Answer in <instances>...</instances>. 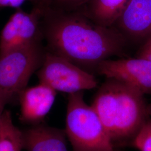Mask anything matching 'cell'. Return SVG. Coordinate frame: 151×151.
Instances as JSON below:
<instances>
[{"label":"cell","instance_id":"cell-4","mask_svg":"<svg viewBox=\"0 0 151 151\" xmlns=\"http://www.w3.org/2000/svg\"><path fill=\"white\" fill-rule=\"evenodd\" d=\"M45 52L40 42L0 57V92L12 98L19 95L40 67Z\"/></svg>","mask_w":151,"mask_h":151},{"label":"cell","instance_id":"cell-13","mask_svg":"<svg viewBox=\"0 0 151 151\" xmlns=\"http://www.w3.org/2000/svg\"><path fill=\"white\" fill-rule=\"evenodd\" d=\"M130 147L139 151H151V117L147 120Z\"/></svg>","mask_w":151,"mask_h":151},{"label":"cell","instance_id":"cell-1","mask_svg":"<svg viewBox=\"0 0 151 151\" xmlns=\"http://www.w3.org/2000/svg\"><path fill=\"white\" fill-rule=\"evenodd\" d=\"M41 29L47 51L92 74L103 60L124 55L129 44L115 27L100 25L83 13L48 7L43 12Z\"/></svg>","mask_w":151,"mask_h":151},{"label":"cell","instance_id":"cell-18","mask_svg":"<svg viewBox=\"0 0 151 151\" xmlns=\"http://www.w3.org/2000/svg\"><path fill=\"white\" fill-rule=\"evenodd\" d=\"M54 0H34L35 6L34 8L43 12L45 9L49 7V6Z\"/></svg>","mask_w":151,"mask_h":151},{"label":"cell","instance_id":"cell-9","mask_svg":"<svg viewBox=\"0 0 151 151\" xmlns=\"http://www.w3.org/2000/svg\"><path fill=\"white\" fill-rule=\"evenodd\" d=\"M56 95V91L42 83L26 87L19 95L20 120L27 123H39L50 110Z\"/></svg>","mask_w":151,"mask_h":151},{"label":"cell","instance_id":"cell-5","mask_svg":"<svg viewBox=\"0 0 151 151\" xmlns=\"http://www.w3.org/2000/svg\"><path fill=\"white\" fill-rule=\"evenodd\" d=\"M37 76L39 83L68 94L91 90L97 86L93 74L47 50Z\"/></svg>","mask_w":151,"mask_h":151},{"label":"cell","instance_id":"cell-2","mask_svg":"<svg viewBox=\"0 0 151 151\" xmlns=\"http://www.w3.org/2000/svg\"><path fill=\"white\" fill-rule=\"evenodd\" d=\"M144 95L128 83L110 78H107L98 89L91 106L114 148L130 147L151 117Z\"/></svg>","mask_w":151,"mask_h":151},{"label":"cell","instance_id":"cell-14","mask_svg":"<svg viewBox=\"0 0 151 151\" xmlns=\"http://www.w3.org/2000/svg\"><path fill=\"white\" fill-rule=\"evenodd\" d=\"M90 0H54L56 4L60 6V10H71L88 3Z\"/></svg>","mask_w":151,"mask_h":151},{"label":"cell","instance_id":"cell-19","mask_svg":"<svg viewBox=\"0 0 151 151\" xmlns=\"http://www.w3.org/2000/svg\"><path fill=\"white\" fill-rule=\"evenodd\" d=\"M148 111L150 116H151V104H148Z\"/></svg>","mask_w":151,"mask_h":151},{"label":"cell","instance_id":"cell-15","mask_svg":"<svg viewBox=\"0 0 151 151\" xmlns=\"http://www.w3.org/2000/svg\"><path fill=\"white\" fill-rule=\"evenodd\" d=\"M135 57L145 58L151 61V39L140 45Z\"/></svg>","mask_w":151,"mask_h":151},{"label":"cell","instance_id":"cell-20","mask_svg":"<svg viewBox=\"0 0 151 151\" xmlns=\"http://www.w3.org/2000/svg\"><path fill=\"white\" fill-rule=\"evenodd\" d=\"M113 151H117V150H116V148H115V149H114V150Z\"/></svg>","mask_w":151,"mask_h":151},{"label":"cell","instance_id":"cell-11","mask_svg":"<svg viewBox=\"0 0 151 151\" xmlns=\"http://www.w3.org/2000/svg\"><path fill=\"white\" fill-rule=\"evenodd\" d=\"M129 0H90L83 14L97 24L113 27Z\"/></svg>","mask_w":151,"mask_h":151},{"label":"cell","instance_id":"cell-16","mask_svg":"<svg viewBox=\"0 0 151 151\" xmlns=\"http://www.w3.org/2000/svg\"><path fill=\"white\" fill-rule=\"evenodd\" d=\"M25 0H0V7L19 8Z\"/></svg>","mask_w":151,"mask_h":151},{"label":"cell","instance_id":"cell-8","mask_svg":"<svg viewBox=\"0 0 151 151\" xmlns=\"http://www.w3.org/2000/svg\"><path fill=\"white\" fill-rule=\"evenodd\" d=\"M128 43L151 39V0H129L113 25Z\"/></svg>","mask_w":151,"mask_h":151},{"label":"cell","instance_id":"cell-7","mask_svg":"<svg viewBox=\"0 0 151 151\" xmlns=\"http://www.w3.org/2000/svg\"><path fill=\"white\" fill-rule=\"evenodd\" d=\"M96 73L135 87L143 94L151 95V61L141 58L104 60Z\"/></svg>","mask_w":151,"mask_h":151},{"label":"cell","instance_id":"cell-17","mask_svg":"<svg viewBox=\"0 0 151 151\" xmlns=\"http://www.w3.org/2000/svg\"><path fill=\"white\" fill-rule=\"evenodd\" d=\"M12 99L9 95L0 92V118L5 110L6 105L9 103Z\"/></svg>","mask_w":151,"mask_h":151},{"label":"cell","instance_id":"cell-10","mask_svg":"<svg viewBox=\"0 0 151 151\" xmlns=\"http://www.w3.org/2000/svg\"><path fill=\"white\" fill-rule=\"evenodd\" d=\"M23 149L27 151H69L65 130L36 124L22 131Z\"/></svg>","mask_w":151,"mask_h":151},{"label":"cell","instance_id":"cell-3","mask_svg":"<svg viewBox=\"0 0 151 151\" xmlns=\"http://www.w3.org/2000/svg\"><path fill=\"white\" fill-rule=\"evenodd\" d=\"M65 132L73 151H113L114 147L103 123L84 92L68 94Z\"/></svg>","mask_w":151,"mask_h":151},{"label":"cell","instance_id":"cell-6","mask_svg":"<svg viewBox=\"0 0 151 151\" xmlns=\"http://www.w3.org/2000/svg\"><path fill=\"white\" fill-rule=\"evenodd\" d=\"M42 12L34 8L31 13L17 10L6 22L0 35V57L17 49L41 42Z\"/></svg>","mask_w":151,"mask_h":151},{"label":"cell","instance_id":"cell-12","mask_svg":"<svg viewBox=\"0 0 151 151\" xmlns=\"http://www.w3.org/2000/svg\"><path fill=\"white\" fill-rule=\"evenodd\" d=\"M22 131L14 125L11 112L5 110L0 118V151H22Z\"/></svg>","mask_w":151,"mask_h":151}]
</instances>
